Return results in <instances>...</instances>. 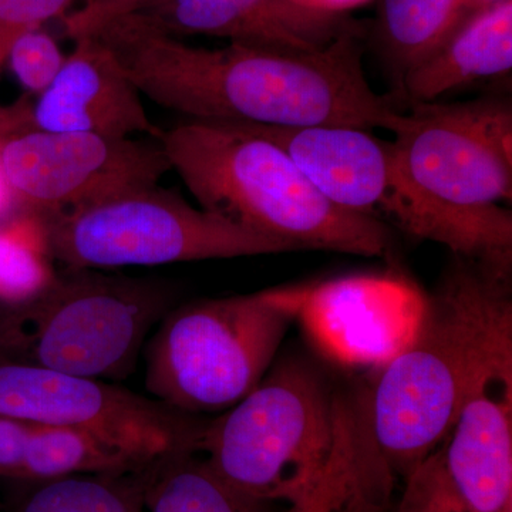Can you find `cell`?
<instances>
[{"label": "cell", "instance_id": "cell-6", "mask_svg": "<svg viewBox=\"0 0 512 512\" xmlns=\"http://www.w3.org/2000/svg\"><path fill=\"white\" fill-rule=\"evenodd\" d=\"M336 390L311 357L278 356L244 399L204 424L197 453L242 494L292 504L328 460Z\"/></svg>", "mask_w": 512, "mask_h": 512}, {"label": "cell", "instance_id": "cell-13", "mask_svg": "<svg viewBox=\"0 0 512 512\" xmlns=\"http://www.w3.org/2000/svg\"><path fill=\"white\" fill-rule=\"evenodd\" d=\"M133 13L170 36L218 37L279 52L319 53L340 37L362 33L348 15H326L292 0H151Z\"/></svg>", "mask_w": 512, "mask_h": 512}, {"label": "cell", "instance_id": "cell-7", "mask_svg": "<svg viewBox=\"0 0 512 512\" xmlns=\"http://www.w3.org/2000/svg\"><path fill=\"white\" fill-rule=\"evenodd\" d=\"M163 284L70 271L45 292L0 311V359L90 379L133 370L170 303Z\"/></svg>", "mask_w": 512, "mask_h": 512}, {"label": "cell", "instance_id": "cell-11", "mask_svg": "<svg viewBox=\"0 0 512 512\" xmlns=\"http://www.w3.org/2000/svg\"><path fill=\"white\" fill-rule=\"evenodd\" d=\"M0 164L18 210L42 218L156 187L171 170L156 140L29 127L0 136Z\"/></svg>", "mask_w": 512, "mask_h": 512}, {"label": "cell", "instance_id": "cell-4", "mask_svg": "<svg viewBox=\"0 0 512 512\" xmlns=\"http://www.w3.org/2000/svg\"><path fill=\"white\" fill-rule=\"evenodd\" d=\"M245 126L284 148L322 194L343 210L511 272V212L501 205L464 210L437 200L403 170L392 141L356 127Z\"/></svg>", "mask_w": 512, "mask_h": 512}, {"label": "cell", "instance_id": "cell-27", "mask_svg": "<svg viewBox=\"0 0 512 512\" xmlns=\"http://www.w3.org/2000/svg\"><path fill=\"white\" fill-rule=\"evenodd\" d=\"M296 5L303 8L315 10V12L326 13V15H348L350 10L362 8L372 0H292Z\"/></svg>", "mask_w": 512, "mask_h": 512}, {"label": "cell", "instance_id": "cell-18", "mask_svg": "<svg viewBox=\"0 0 512 512\" xmlns=\"http://www.w3.org/2000/svg\"><path fill=\"white\" fill-rule=\"evenodd\" d=\"M153 467L89 431L32 424L22 478L50 481L70 476H131Z\"/></svg>", "mask_w": 512, "mask_h": 512}, {"label": "cell", "instance_id": "cell-10", "mask_svg": "<svg viewBox=\"0 0 512 512\" xmlns=\"http://www.w3.org/2000/svg\"><path fill=\"white\" fill-rule=\"evenodd\" d=\"M0 414L45 426L89 431L157 466L197 453L204 424L156 399L106 380L0 359Z\"/></svg>", "mask_w": 512, "mask_h": 512}, {"label": "cell", "instance_id": "cell-15", "mask_svg": "<svg viewBox=\"0 0 512 512\" xmlns=\"http://www.w3.org/2000/svg\"><path fill=\"white\" fill-rule=\"evenodd\" d=\"M423 301L400 282L355 276L311 286L299 318L333 357L383 366L406 345L419 319L393 316H417Z\"/></svg>", "mask_w": 512, "mask_h": 512}, {"label": "cell", "instance_id": "cell-22", "mask_svg": "<svg viewBox=\"0 0 512 512\" xmlns=\"http://www.w3.org/2000/svg\"><path fill=\"white\" fill-rule=\"evenodd\" d=\"M124 476H70L47 481L22 512H140L147 480L127 483Z\"/></svg>", "mask_w": 512, "mask_h": 512}, {"label": "cell", "instance_id": "cell-14", "mask_svg": "<svg viewBox=\"0 0 512 512\" xmlns=\"http://www.w3.org/2000/svg\"><path fill=\"white\" fill-rule=\"evenodd\" d=\"M74 49L35 106L28 127L56 133H86L110 138L160 136L141 101V93L116 57L97 37L73 40Z\"/></svg>", "mask_w": 512, "mask_h": 512}, {"label": "cell", "instance_id": "cell-12", "mask_svg": "<svg viewBox=\"0 0 512 512\" xmlns=\"http://www.w3.org/2000/svg\"><path fill=\"white\" fill-rule=\"evenodd\" d=\"M439 453L467 512H512V335L478 369Z\"/></svg>", "mask_w": 512, "mask_h": 512}, {"label": "cell", "instance_id": "cell-23", "mask_svg": "<svg viewBox=\"0 0 512 512\" xmlns=\"http://www.w3.org/2000/svg\"><path fill=\"white\" fill-rule=\"evenodd\" d=\"M66 56L49 33L30 30L10 47L8 62L22 86L42 93L56 79Z\"/></svg>", "mask_w": 512, "mask_h": 512}, {"label": "cell", "instance_id": "cell-25", "mask_svg": "<svg viewBox=\"0 0 512 512\" xmlns=\"http://www.w3.org/2000/svg\"><path fill=\"white\" fill-rule=\"evenodd\" d=\"M151 0H86L82 8L63 16L64 32L72 40L92 36L110 20L143 8Z\"/></svg>", "mask_w": 512, "mask_h": 512}, {"label": "cell", "instance_id": "cell-3", "mask_svg": "<svg viewBox=\"0 0 512 512\" xmlns=\"http://www.w3.org/2000/svg\"><path fill=\"white\" fill-rule=\"evenodd\" d=\"M157 141L202 210L293 251H389V228L333 204L284 148L245 124L190 120Z\"/></svg>", "mask_w": 512, "mask_h": 512}, {"label": "cell", "instance_id": "cell-21", "mask_svg": "<svg viewBox=\"0 0 512 512\" xmlns=\"http://www.w3.org/2000/svg\"><path fill=\"white\" fill-rule=\"evenodd\" d=\"M53 261L40 215L18 210L0 222V303L19 305L45 292L57 278Z\"/></svg>", "mask_w": 512, "mask_h": 512}, {"label": "cell", "instance_id": "cell-9", "mask_svg": "<svg viewBox=\"0 0 512 512\" xmlns=\"http://www.w3.org/2000/svg\"><path fill=\"white\" fill-rule=\"evenodd\" d=\"M393 134L397 161L437 200L464 210L510 204V100L483 97L464 103L412 104Z\"/></svg>", "mask_w": 512, "mask_h": 512}, {"label": "cell", "instance_id": "cell-2", "mask_svg": "<svg viewBox=\"0 0 512 512\" xmlns=\"http://www.w3.org/2000/svg\"><path fill=\"white\" fill-rule=\"evenodd\" d=\"M512 335L511 272L454 255L410 339L366 389L377 448L406 481L446 440L491 350Z\"/></svg>", "mask_w": 512, "mask_h": 512}, {"label": "cell", "instance_id": "cell-19", "mask_svg": "<svg viewBox=\"0 0 512 512\" xmlns=\"http://www.w3.org/2000/svg\"><path fill=\"white\" fill-rule=\"evenodd\" d=\"M467 16V0H380L377 40L396 87Z\"/></svg>", "mask_w": 512, "mask_h": 512}, {"label": "cell", "instance_id": "cell-5", "mask_svg": "<svg viewBox=\"0 0 512 512\" xmlns=\"http://www.w3.org/2000/svg\"><path fill=\"white\" fill-rule=\"evenodd\" d=\"M311 286L204 299L165 316L147 349L146 386L185 414L224 413L264 379Z\"/></svg>", "mask_w": 512, "mask_h": 512}, {"label": "cell", "instance_id": "cell-8", "mask_svg": "<svg viewBox=\"0 0 512 512\" xmlns=\"http://www.w3.org/2000/svg\"><path fill=\"white\" fill-rule=\"evenodd\" d=\"M43 220L55 261L69 271L293 251L284 242L192 207L158 185Z\"/></svg>", "mask_w": 512, "mask_h": 512}, {"label": "cell", "instance_id": "cell-30", "mask_svg": "<svg viewBox=\"0 0 512 512\" xmlns=\"http://www.w3.org/2000/svg\"><path fill=\"white\" fill-rule=\"evenodd\" d=\"M84 2H86V0H84Z\"/></svg>", "mask_w": 512, "mask_h": 512}, {"label": "cell", "instance_id": "cell-28", "mask_svg": "<svg viewBox=\"0 0 512 512\" xmlns=\"http://www.w3.org/2000/svg\"><path fill=\"white\" fill-rule=\"evenodd\" d=\"M15 211H18V204H16L15 195L6 180V175L3 173L2 164H0V222L6 220Z\"/></svg>", "mask_w": 512, "mask_h": 512}, {"label": "cell", "instance_id": "cell-17", "mask_svg": "<svg viewBox=\"0 0 512 512\" xmlns=\"http://www.w3.org/2000/svg\"><path fill=\"white\" fill-rule=\"evenodd\" d=\"M512 70V0L470 13L394 89V100L412 104L437 101L477 80Z\"/></svg>", "mask_w": 512, "mask_h": 512}, {"label": "cell", "instance_id": "cell-29", "mask_svg": "<svg viewBox=\"0 0 512 512\" xmlns=\"http://www.w3.org/2000/svg\"><path fill=\"white\" fill-rule=\"evenodd\" d=\"M507 2V0H467V15L476 12V10L488 8V6L498 5V3Z\"/></svg>", "mask_w": 512, "mask_h": 512}, {"label": "cell", "instance_id": "cell-26", "mask_svg": "<svg viewBox=\"0 0 512 512\" xmlns=\"http://www.w3.org/2000/svg\"><path fill=\"white\" fill-rule=\"evenodd\" d=\"M32 424L0 414V477L22 478Z\"/></svg>", "mask_w": 512, "mask_h": 512}, {"label": "cell", "instance_id": "cell-20", "mask_svg": "<svg viewBox=\"0 0 512 512\" xmlns=\"http://www.w3.org/2000/svg\"><path fill=\"white\" fill-rule=\"evenodd\" d=\"M194 454L167 458L151 470L144 497L151 512H269V503L235 490Z\"/></svg>", "mask_w": 512, "mask_h": 512}, {"label": "cell", "instance_id": "cell-24", "mask_svg": "<svg viewBox=\"0 0 512 512\" xmlns=\"http://www.w3.org/2000/svg\"><path fill=\"white\" fill-rule=\"evenodd\" d=\"M397 512H467L448 483L439 450L407 478Z\"/></svg>", "mask_w": 512, "mask_h": 512}, {"label": "cell", "instance_id": "cell-16", "mask_svg": "<svg viewBox=\"0 0 512 512\" xmlns=\"http://www.w3.org/2000/svg\"><path fill=\"white\" fill-rule=\"evenodd\" d=\"M394 481L373 437L366 389H338L328 460L285 512H383Z\"/></svg>", "mask_w": 512, "mask_h": 512}, {"label": "cell", "instance_id": "cell-1", "mask_svg": "<svg viewBox=\"0 0 512 512\" xmlns=\"http://www.w3.org/2000/svg\"><path fill=\"white\" fill-rule=\"evenodd\" d=\"M100 40L138 92L191 120L265 127L383 128L404 111L367 82L360 36L319 53L234 45L192 46L128 13L101 26Z\"/></svg>", "mask_w": 512, "mask_h": 512}]
</instances>
